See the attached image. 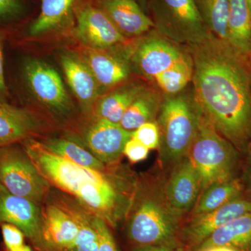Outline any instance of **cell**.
Listing matches in <instances>:
<instances>
[{
    "label": "cell",
    "mask_w": 251,
    "mask_h": 251,
    "mask_svg": "<svg viewBox=\"0 0 251 251\" xmlns=\"http://www.w3.org/2000/svg\"><path fill=\"white\" fill-rule=\"evenodd\" d=\"M193 74V59L188 51L184 57L156 75L153 81L166 95H175L184 90L192 80Z\"/></svg>",
    "instance_id": "obj_26"
},
{
    "label": "cell",
    "mask_w": 251,
    "mask_h": 251,
    "mask_svg": "<svg viewBox=\"0 0 251 251\" xmlns=\"http://www.w3.org/2000/svg\"><path fill=\"white\" fill-rule=\"evenodd\" d=\"M94 227L98 234L99 247L97 251H120L108 226L103 220L94 217Z\"/></svg>",
    "instance_id": "obj_32"
},
{
    "label": "cell",
    "mask_w": 251,
    "mask_h": 251,
    "mask_svg": "<svg viewBox=\"0 0 251 251\" xmlns=\"http://www.w3.org/2000/svg\"><path fill=\"white\" fill-rule=\"evenodd\" d=\"M203 19L211 32L227 42L229 0H197Z\"/></svg>",
    "instance_id": "obj_28"
},
{
    "label": "cell",
    "mask_w": 251,
    "mask_h": 251,
    "mask_svg": "<svg viewBox=\"0 0 251 251\" xmlns=\"http://www.w3.org/2000/svg\"><path fill=\"white\" fill-rule=\"evenodd\" d=\"M39 141L51 152L79 166L97 170H103L108 166L74 140L67 138H46Z\"/></svg>",
    "instance_id": "obj_25"
},
{
    "label": "cell",
    "mask_w": 251,
    "mask_h": 251,
    "mask_svg": "<svg viewBox=\"0 0 251 251\" xmlns=\"http://www.w3.org/2000/svg\"><path fill=\"white\" fill-rule=\"evenodd\" d=\"M132 138L143 143L149 150L159 147V130L156 121L147 122L132 132Z\"/></svg>",
    "instance_id": "obj_30"
},
{
    "label": "cell",
    "mask_w": 251,
    "mask_h": 251,
    "mask_svg": "<svg viewBox=\"0 0 251 251\" xmlns=\"http://www.w3.org/2000/svg\"><path fill=\"white\" fill-rule=\"evenodd\" d=\"M74 34L82 46L97 49H109L126 42L103 10L88 6L77 16Z\"/></svg>",
    "instance_id": "obj_15"
},
{
    "label": "cell",
    "mask_w": 251,
    "mask_h": 251,
    "mask_svg": "<svg viewBox=\"0 0 251 251\" xmlns=\"http://www.w3.org/2000/svg\"><path fill=\"white\" fill-rule=\"evenodd\" d=\"M163 99L156 92L143 90L126 110L120 125L128 131H133L147 122H154Z\"/></svg>",
    "instance_id": "obj_24"
},
{
    "label": "cell",
    "mask_w": 251,
    "mask_h": 251,
    "mask_svg": "<svg viewBox=\"0 0 251 251\" xmlns=\"http://www.w3.org/2000/svg\"><path fill=\"white\" fill-rule=\"evenodd\" d=\"M159 34L176 44H198L213 34L200 11L197 0H159L156 24Z\"/></svg>",
    "instance_id": "obj_8"
},
{
    "label": "cell",
    "mask_w": 251,
    "mask_h": 251,
    "mask_svg": "<svg viewBox=\"0 0 251 251\" xmlns=\"http://www.w3.org/2000/svg\"><path fill=\"white\" fill-rule=\"evenodd\" d=\"M243 156L242 170L239 177L244 193L251 198V143L249 144L247 151Z\"/></svg>",
    "instance_id": "obj_34"
},
{
    "label": "cell",
    "mask_w": 251,
    "mask_h": 251,
    "mask_svg": "<svg viewBox=\"0 0 251 251\" xmlns=\"http://www.w3.org/2000/svg\"><path fill=\"white\" fill-rule=\"evenodd\" d=\"M187 52L161 34H151L136 43L130 52V61L140 75L153 81Z\"/></svg>",
    "instance_id": "obj_9"
},
{
    "label": "cell",
    "mask_w": 251,
    "mask_h": 251,
    "mask_svg": "<svg viewBox=\"0 0 251 251\" xmlns=\"http://www.w3.org/2000/svg\"><path fill=\"white\" fill-rule=\"evenodd\" d=\"M44 128L35 114L0 101V147L33 138Z\"/></svg>",
    "instance_id": "obj_17"
},
{
    "label": "cell",
    "mask_w": 251,
    "mask_h": 251,
    "mask_svg": "<svg viewBox=\"0 0 251 251\" xmlns=\"http://www.w3.org/2000/svg\"><path fill=\"white\" fill-rule=\"evenodd\" d=\"M251 212V198L244 193L214 210L191 216L180 228V240L193 251L216 229Z\"/></svg>",
    "instance_id": "obj_10"
},
{
    "label": "cell",
    "mask_w": 251,
    "mask_h": 251,
    "mask_svg": "<svg viewBox=\"0 0 251 251\" xmlns=\"http://www.w3.org/2000/svg\"><path fill=\"white\" fill-rule=\"evenodd\" d=\"M213 247H226L237 251H251V212L216 229L193 251Z\"/></svg>",
    "instance_id": "obj_20"
},
{
    "label": "cell",
    "mask_w": 251,
    "mask_h": 251,
    "mask_svg": "<svg viewBox=\"0 0 251 251\" xmlns=\"http://www.w3.org/2000/svg\"><path fill=\"white\" fill-rule=\"evenodd\" d=\"M145 89L143 86L132 84L112 91L98 99L92 110V117L120 124L126 110Z\"/></svg>",
    "instance_id": "obj_22"
},
{
    "label": "cell",
    "mask_w": 251,
    "mask_h": 251,
    "mask_svg": "<svg viewBox=\"0 0 251 251\" xmlns=\"http://www.w3.org/2000/svg\"><path fill=\"white\" fill-rule=\"evenodd\" d=\"M6 251H19L24 247V233L14 225L3 224L0 226Z\"/></svg>",
    "instance_id": "obj_31"
},
{
    "label": "cell",
    "mask_w": 251,
    "mask_h": 251,
    "mask_svg": "<svg viewBox=\"0 0 251 251\" xmlns=\"http://www.w3.org/2000/svg\"><path fill=\"white\" fill-rule=\"evenodd\" d=\"M133 251H184L182 248H169L166 247H156V246H148V247H136Z\"/></svg>",
    "instance_id": "obj_37"
},
{
    "label": "cell",
    "mask_w": 251,
    "mask_h": 251,
    "mask_svg": "<svg viewBox=\"0 0 251 251\" xmlns=\"http://www.w3.org/2000/svg\"><path fill=\"white\" fill-rule=\"evenodd\" d=\"M102 6L122 35L136 37L155 27L134 0H103Z\"/></svg>",
    "instance_id": "obj_19"
},
{
    "label": "cell",
    "mask_w": 251,
    "mask_h": 251,
    "mask_svg": "<svg viewBox=\"0 0 251 251\" xmlns=\"http://www.w3.org/2000/svg\"><path fill=\"white\" fill-rule=\"evenodd\" d=\"M227 43L249 59L251 54V11L247 0H229Z\"/></svg>",
    "instance_id": "obj_21"
},
{
    "label": "cell",
    "mask_w": 251,
    "mask_h": 251,
    "mask_svg": "<svg viewBox=\"0 0 251 251\" xmlns=\"http://www.w3.org/2000/svg\"><path fill=\"white\" fill-rule=\"evenodd\" d=\"M94 216L87 210L84 211L80 222V229L73 251H97L98 234L94 225Z\"/></svg>",
    "instance_id": "obj_29"
},
{
    "label": "cell",
    "mask_w": 251,
    "mask_h": 251,
    "mask_svg": "<svg viewBox=\"0 0 251 251\" xmlns=\"http://www.w3.org/2000/svg\"><path fill=\"white\" fill-rule=\"evenodd\" d=\"M180 219L167 201L163 185L139 177L134 200L126 219L130 242L136 247H181Z\"/></svg>",
    "instance_id": "obj_3"
},
{
    "label": "cell",
    "mask_w": 251,
    "mask_h": 251,
    "mask_svg": "<svg viewBox=\"0 0 251 251\" xmlns=\"http://www.w3.org/2000/svg\"><path fill=\"white\" fill-rule=\"evenodd\" d=\"M198 251H237L231 248L226 247H213Z\"/></svg>",
    "instance_id": "obj_38"
},
{
    "label": "cell",
    "mask_w": 251,
    "mask_h": 251,
    "mask_svg": "<svg viewBox=\"0 0 251 251\" xmlns=\"http://www.w3.org/2000/svg\"><path fill=\"white\" fill-rule=\"evenodd\" d=\"M22 9L21 0H0V19L16 17Z\"/></svg>",
    "instance_id": "obj_35"
},
{
    "label": "cell",
    "mask_w": 251,
    "mask_h": 251,
    "mask_svg": "<svg viewBox=\"0 0 251 251\" xmlns=\"http://www.w3.org/2000/svg\"><path fill=\"white\" fill-rule=\"evenodd\" d=\"M249 72H250V79H251V54L249 59Z\"/></svg>",
    "instance_id": "obj_40"
},
{
    "label": "cell",
    "mask_w": 251,
    "mask_h": 251,
    "mask_svg": "<svg viewBox=\"0 0 251 251\" xmlns=\"http://www.w3.org/2000/svg\"><path fill=\"white\" fill-rule=\"evenodd\" d=\"M150 150L138 140L131 138L124 148L123 153L126 156L130 162L135 163L143 161L148 158Z\"/></svg>",
    "instance_id": "obj_33"
},
{
    "label": "cell",
    "mask_w": 251,
    "mask_h": 251,
    "mask_svg": "<svg viewBox=\"0 0 251 251\" xmlns=\"http://www.w3.org/2000/svg\"><path fill=\"white\" fill-rule=\"evenodd\" d=\"M21 146L52 187L70 196L86 210L117 228L126 221L139 176L126 165L97 170L79 166L47 150L34 138Z\"/></svg>",
    "instance_id": "obj_2"
},
{
    "label": "cell",
    "mask_w": 251,
    "mask_h": 251,
    "mask_svg": "<svg viewBox=\"0 0 251 251\" xmlns=\"http://www.w3.org/2000/svg\"><path fill=\"white\" fill-rule=\"evenodd\" d=\"M2 49V39L0 36V101H6L5 99L8 97L9 92L4 79Z\"/></svg>",
    "instance_id": "obj_36"
},
{
    "label": "cell",
    "mask_w": 251,
    "mask_h": 251,
    "mask_svg": "<svg viewBox=\"0 0 251 251\" xmlns=\"http://www.w3.org/2000/svg\"><path fill=\"white\" fill-rule=\"evenodd\" d=\"M179 94L166 95L157 115L159 159L163 166L174 165L187 156L202 117L193 96Z\"/></svg>",
    "instance_id": "obj_4"
},
{
    "label": "cell",
    "mask_w": 251,
    "mask_h": 251,
    "mask_svg": "<svg viewBox=\"0 0 251 251\" xmlns=\"http://www.w3.org/2000/svg\"><path fill=\"white\" fill-rule=\"evenodd\" d=\"M188 49L195 101L218 133L244 156L251 143L249 59L214 34Z\"/></svg>",
    "instance_id": "obj_1"
},
{
    "label": "cell",
    "mask_w": 251,
    "mask_h": 251,
    "mask_svg": "<svg viewBox=\"0 0 251 251\" xmlns=\"http://www.w3.org/2000/svg\"><path fill=\"white\" fill-rule=\"evenodd\" d=\"M187 156L200 175L202 190L213 183L239 177L244 158L203 115Z\"/></svg>",
    "instance_id": "obj_5"
},
{
    "label": "cell",
    "mask_w": 251,
    "mask_h": 251,
    "mask_svg": "<svg viewBox=\"0 0 251 251\" xmlns=\"http://www.w3.org/2000/svg\"><path fill=\"white\" fill-rule=\"evenodd\" d=\"M52 190L41 206L44 250L73 251L85 209L65 193Z\"/></svg>",
    "instance_id": "obj_6"
},
{
    "label": "cell",
    "mask_w": 251,
    "mask_h": 251,
    "mask_svg": "<svg viewBox=\"0 0 251 251\" xmlns=\"http://www.w3.org/2000/svg\"><path fill=\"white\" fill-rule=\"evenodd\" d=\"M19 251H31V248L29 246L24 245V247L22 248Z\"/></svg>",
    "instance_id": "obj_39"
},
{
    "label": "cell",
    "mask_w": 251,
    "mask_h": 251,
    "mask_svg": "<svg viewBox=\"0 0 251 251\" xmlns=\"http://www.w3.org/2000/svg\"><path fill=\"white\" fill-rule=\"evenodd\" d=\"M248 4L249 5V7H250L251 11V0H247Z\"/></svg>",
    "instance_id": "obj_41"
},
{
    "label": "cell",
    "mask_w": 251,
    "mask_h": 251,
    "mask_svg": "<svg viewBox=\"0 0 251 251\" xmlns=\"http://www.w3.org/2000/svg\"><path fill=\"white\" fill-rule=\"evenodd\" d=\"M61 63L68 84L78 100L82 111L91 113L100 94V87L93 74L77 56L64 54Z\"/></svg>",
    "instance_id": "obj_18"
},
{
    "label": "cell",
    "mask_w": 251,
    "mask_h": 251,
    "mask_svg": "<svg viewBox=\"0 0 251 251\" xmlns=\"http://www.w3.org/2000/svg\"><path fill=\"white\" fill-rule=\"evenodd\" d=\"M132 132L122 128L120 124L92 117L80 139L74 141L104 164L112 166L120 163L126 143L132 138Z\"/></svg>",
    "instance_id": "obj_11"
},
{
    "label": "cell",
    "mask_w": 251,
    "mask_h": 251,
    "mask_svg": "<svg viewBox=\"0 0 251 251\" xmlns=\"http://www.w3.org/2000/svg\"><path fill=\"white\" fill-rule=\"evenodd\" d=\"M244 193L239 177L213 183L201 191L191 214L199 215L214 210Z\"/></svg>",
    "instance_id": "obj_23"
},
{
    "label": "cell",
    "mask_w": 251,
    "mask_h": 251,
    "mask_svg": "<svg viewBox=\"0 0 251 251\" xmlns=\"http://www.w3.org/2000/svg\"><path fill=\"white\" fill-rule=\"evenodd\" d=\"M3 224L14 225L36 249L44 251L41 206L26 198L15 196L0 183V226Z\"/></svg>",
    "instance_id": "obj_13"
},
{
    "label": "cell",
    "mask_w": 251,
    "mask_h": 251,
    "mask_svg": "<svg viewBox=\"0 0 251 251\" xmlns=\"http://www.w3.org/2000/svg\"><path fill=\"white\" fill-rule=\"evenodd\" d=\"M23 74L31 92L41 103L58 115L69 112L70 100L62 79L53 68L30 59L25 64Z\"/></svg>",
    "instance_id": "obj_12"
},
{
    "label": "cell",
    "mask_w": 251,
    "mask_h": 251,
    "mask_svg": "<svg viewBox=\"0 0 251 251\" xmlns=\"http://www.w3.org/2000/svg\"><path fill=\"white\" fill-rule=\"evenodd\" d=\"M163 190L171 209L180 217L192 211L202 186L197 170L188 156L173 165L171 174L163 184Z\"/></svg>",
    "instance_id": "obj_14"
},
{
    "label": "cell",
    "mask_w": 251,
    "mask_h": 251,
    "mask_svg": "<svg viewBox=\"0 0 251 251\" xmlns=\"http://www.w3.org/2000/svg\"><path fill=\"white\" fill-rule=\"evenodd\" d=\"M75 0H41V13L29 28L31 35L36 36L54 29L62 22Z\"/></svg>",
    "instance_id": "obj_27"
},
{
    "label": "cell",
    "mask_w": 251,
    "mask_h": 251,
    "mask_svg": "<svg viewBox=\"0 0 251 251\" xmlns=\"http://www.w3.org/2000/svg\"><path fill=\"white\" fill-rule=\"evenodd\" d=\"M0 183L15 196L40 206L52 188L18 143L0 147Z\"/></svg>",
    "instance_id": "obj_7"
},
{
    "label": "cell",
    "mask_w": 251,
    "mask_h": 251,
    "mask_svg": "<svg viewBox=\"0 0 251 251\" xmlns=\"http://www.w3.org/2000/svg\"><path fill=\"white\" fill-rule=\"evenodd\" d=\"M78 56L88 67L100 88L109 89L127 80L130 64L118 54L107 49H97L82 46Z\"/></svg>",
    "instance_id": "obj_16"
}]
</instances>
